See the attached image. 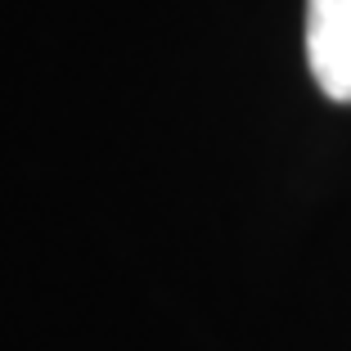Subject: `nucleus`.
Here are the masks:
<instances>
[{"instance_id":"nucleus-1","label":"nucleus","mask_w":351,"mask_h":351,"mask_svg":"<svg viewBox=\"0 0 351 351\" xmlns=\"http://www.w3.org/2000/svg\"><path fill=\"white\" fill-rule=\"evenodd\" d=\"M306 63L333 104H351V0H306Z\"/></svg>"}]
</instances>
